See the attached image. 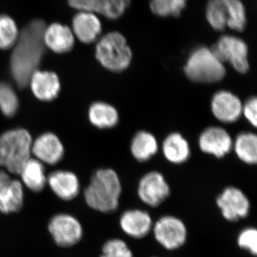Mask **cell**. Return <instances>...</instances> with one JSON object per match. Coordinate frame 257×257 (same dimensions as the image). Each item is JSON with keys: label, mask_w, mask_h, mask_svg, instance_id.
Returning <instances> with one entry per match:
<instances>
[{"label": "cell", "mask_w": 257, "mask_h": 257, "mask_svg": "<svg viewBox=\"0 0 257 257\" xmlns=\"http://www.w3.org/2000/svg\"><path fill=\"white\" fill-rule=\"evenodd\" d=\"M32 140L30 134L24 128H15L0 136V166L8 172L20 175L30 159Z\"/></svg>", "instance_id": "277c9868"}, {"label": "cell", "mask_w": 257, "mask_h": 257, "mask_svg": "<svg viewBox=\"0 0 257 257\" xmlns=\"http://www.w3.org/2000/svg\"><path fill=\"white\" fill-rule=\"evenodd\" d=\"M238 246L253 256H257V229L246 227L240 231L237 236Z\"/></svg>", "instance_id": "4dcf8cb0"}, {"label": "cell", "mask_w": 257, "mask_h": 257, "mask_svg": "<svg viewBox=\"0 0 257 257\" xmlns=\"http://www.w3.org/2000/svg\"><path fill=\"white\" fill-rule=\"evenodd\" d=\"M242 113L248 121L257 128V96L249 98L243 106Z\"/></svg>", "instance_id": "1f68e13d"}, {"label": "cell", "mask_w": 257, "mask_h": 257, "mask_svg": "<svg viewBox=\"0 0 257 257\" xmlns=\"http://www.w3.org/2000/svg\"><path fill=\"white\" fill-rule=\"evenodd\" d=\"M130 150L134 158L140 162L149 161L159 150L158 142L152 133L139 131L132 140Z\"/></svg>", "instance_id": "cb8c5ba5"}, {"label": "cell", "mask_w": 257, "mask_h": 257, "mask_svg": "<svg viewBox=\"0 0 257 257\" xmlns=\"http://www.w3.org/2000/svg\"><path fill=\"white\" fill-rule=\"evenodd\" d=\"M45 47L56 53L63 54L70 52L75 43L72 29L61 23L51 24L44 32Z\"/></svg>", "instance_id": "ac0fdd59"}, {"label": "cell", "mask_w": 257, "mask_h": 257, "mask_svg": "<svg viewBox=\"0 0 257 257\" xmlns=\"http://www.w3.org/2000/svg\"><path fill=\"white\" fill-rule=\"evenodd\" d=\"M48 228L56 243L63 247L73 246L82 237V225L69 214H56L51 219Z\"/></svg>", "instance_id": "30bf717a"}, {"label": "cell", "mask_w": 257, "mask_h": 257, "mask_svg": "<svg viewBox=\"0 0 257 257\" xmlns=\"http://www.w3.org/2000/svg\"><path fill=\"white\" fill-rule=\"evenodd\" d=\"M88 117L91 124L101 130L114 128L119 121L117 109L104 101H96L91 104Z\"/></svg>", "instance_id": "603a6c76"}, {"label": "cell", "mask_w": 257, "mask_h": 257, "mask_svg": "<svg viewBox=\"0 0 257 257\" xmlns=\"http://www.w3.org/2000/svg\"><path fill=\"white\" fill-rule=\"evenodd\" d=\"M206 18L216 31L226 28L242 32L246 25V10L241 0H208Z\"/></svg>", "instance_id": "8992f818"}, {"label": "cell", "mask_w": 257, "mask_h": 257, "mask_svg": "<svg viewBox=\"0 0 257 257\" xmlns=\"http://www.w3.org/2000/svg\"><path fill=\"white\" fill-rule=\"evenodd\" d=\"M199 149L204 153L221 158L232 148V140L224 128L209 126L201 133L198 140Z\"/></svg>", "instance_id": "4fadbf2b"}, {"label": "cell", "mask_w": 257, "mask_h": 257, "mask_svg": "<svg viewBox=\"0 0 257 257\" xmlns=\"http://www.w3.org/2000/svg\"><path fill=\"white\" fill-rule=\"evenodd\" d=\"M211 49L222 63L228 62L239 73L248 72V47L241 39L232 35H223Z\"/></svg>", "instance_id": "52a82bcc"}, {"label": "cell", "mask_w": 257, "mask_h": 257, "mask_svg": "<svg viewBox=\"0 0 257 257\" xmlns=\"http://www.w3.org/2000/svg\"><path fill=\"white\" fill-rule=\"evenodd\" d=\"M47 25L42 19L32 20L20 31L11 59L10 71L19 87L28 85L45 52L44 32Z\"/></svg>", "instance_id": "6da1fadb"}, {"label": "cell", "mask_w": 257, "mask_h": 257, "mask_svg": "<svg viewBox=\"0 0 257 257\" xmlns=\"http://www.w3.org/2000/svg\"><path fill=\"white\" fill-rule=\"evenodd\" d=\"M152 231L157 242L170 251L182 247L187 241V226L177 216H162L154 224Z\"/></svg>", "instance_id": "ba28073f"}, {"label": "cell", "mask_w": 257, "mask_h": 257, "mask_svg": "<svg viewBox=\"0 0 257 257\" xmlns=\"http://www.w3.org/2000/svg\"><path fill=\"white\" fill-rule=\"evenodd\" d=\"M29 84L34 95L42 101L53 100L60 90L58 76L48 71L37 70L32 74Z\"/></svg>", "instance_id": "44dd1931"}, {"label": "cell", "mask_w": 257, "mask_h": 257, "mask_svg": "<svg viewBox=\"0 0 257 257\" xmlns=\"http://www.w3.org/2000/svg\"><path fill=\"white\" fill-rule=\"evenodd\" d=\"M24 202L23 185L12 179L5 171L0 170V211L5 214L18 212Z\"/></svg>", "instance_id": "9a60e30c"}, {"label": "cell", "mask_w": 257, "mask_h": 257, "mask_svg": "<svg viewBox=\"0 0 257 257\" xmlns=\"http://www.w3.org/2000/svg\"><path fill=\"white\" fill-rule=\"evenodd\" d=\"M122 187L119 175L112 169L96 170L84 190L86 203L94 210L114 212L119 207Z\"/></svg>", "instance_id": "7a4b0ae2"}, {"label": "cell", "mask_w": 257, "mask_h": 257, "mask_svg": "<svg viewBox=\"0 0 257 257\" xmlns=\"http://www.w3.org/2000/svg\"><path fill=\"white\" fill-rule=\"evenodd\" d=\"M234 150L240 160L248 165H256L257 135L249 133L239 134L235 140Z\"/></svg>", "instance_id": "484cf974"}, {"label": "cell", "mask_w": 257, "mask_h": 257, "mask_svg": "<svg viewBox=\"0 0 257 257\" xmlns=\"http://www.w3.org/2000/svg\"><path fill=\"white\" fill-rule=\"evenodd\" d=\"M20 35L18 25L8 15H0V49L8 50L15 46Z\"/></svg>", "instance_id": "83f0119b"}, {"label": "cell", "mask_w": 257, "mask_h": 257, "mask_svg": "<svg viewBox=\"0 0 257 257\" xmlns=\"http://www.w3.org/2000/svg\"><path fill=\"white\" fill-rule=\"evenodd\" d=\"M100 257H134L127 243L120 239L108 240L103 245Z\"/></svg>", "instance_id": "f546056e"}, {"label": "cell", "mask_w": 257, "mask_h": 257, "mask_svg": "<svg viewBox=\"0 0 257 257\" xmlns=\"http://www.w3.org/2000/svg\"><path fill=\"white\" fill-rule=\"evenodd\" d=\"M47 182L52 192L64 201L72 200L80 190L78 177L69 171H55L47 177Z\"/></svg>", "instance_id": "ffe728a7"}, {"label": "cell", "mask_w": 257, "mask_h": 257, "mask_svg": "<svg viewBox=\"0 0 257 257\" xmlns=\"http://www.w3.org/2000/svg\"><path fill=\"white\" fill-rule=\"evenodd\" d=\"M95 57L106 70L119 73L128 68L133 55L124 35L119 32L113 31L108 32L97 40Z\"/></svg>", "instance_id": "3957f363"}, {"label": "cell", "mask_w": 257, "mask_h": 257, "mask_svg": "<svg viewBox=\"0 0 257 257\" xmlns=\"http://www.w3.org/2000/svg\"><path fill=\"white\" fill-rule=\"evenodd\" d=\"M211 109L214 116L224 123L237 121L242 114L243 105L239 98L228 91L216 92L211 101Z\"/></svg>", "instance_id": "5bb4252c"}, {"label": "cell", "mask_w": 257, "mask_h": 257, "mask_svg": "<svg viewBox=\"0 0 257 257\" xmlns=\"http://www.w3.org/2000/svg\"><path fill=\"white\" fill-rule=\"evenodd\" d=\"M19 107L18 95L8 83L0 82V110L8 117L16 114Z\"/></svg>", "instance_id": "f1b7e54d"}, {"label": "cell", "mask_w": 257, "mask_h": 257, "mask_svg": "<svg viewBox=\"0 0 257 257\" xmlns=\"http://www.w3.org/2000/svg\"><path fill=\"white\" fill-rule=\"evenodd\" d=\"M71 8L77 11H88L108 20L121 18L131 5L130 0H68Z\"/></svg>", "instance_id": "7c38bea8"}, {"label": "cell", "mask_w": 257, "mask_h": 257, "mask_svg": "<svg viewBox=\"0 0 257 257\" xmlns=\"http://www.w3.org/2000/svg\"><path fill=\"white\" fill-rule=\"evenodd\" d=\"M20 175L23 183L32 192H41L46 185L47 177L45 167L38 160L30 158L22 169Z\"/></svg>", "instance_id": "d4e9b609"}, {"label": "cell", "mask_w": 257, "mask_h": 257, "mask_svg": "<svg viewBox=\"0 0 257 257\" xmlns=\"http://www.w3.org/2000/svg\"><path fill=\"white\" fill-rule=\"evenodd\" d=\"M184 72L193 82L210 84L224 78L226 69L224 63L216 57L211 48L199 46L189 54Z\"/></svg>", "instance_id": "5b68a950"}, {"label": "cell", "mask_w": 257, "mask_h": 257, "mask_svg": "<svg viewBox=\"0 0 257 257\" xmlns=\"http://www.w3.org/2000/svg\"><path fill=\"white\" fill-rule=\"evenodd\" d=\"M170 185L165 177L157 171L148 172L139 182L138 197L149 207H159L170 197Z\"/></svg>", "instance_id": "9c48e42d"}, {"label": "cell", "mask_w": 257, "mask_h": 257, "mask_svg": "<svg viewBox=\"0 0 257 257\" xmlns=\"http://www.w3.org/2000/svg\"><path fill=\"white\" fill-rule=\"evenodd\" d=\"M121 230L134 239H143L153 228L152 216L143 209H128L121 214L119 219Z\"/></svg>", "instance_id": "e0dca14e"}, {"label": "cell", "mask_w": 257, "mask_h": 257, "mask_svg": "<svg viewBox=\"0 0 257 257\" xmlns=\"http://www.w3.org/2000/svg\"><path fill=\"white\" fill-rule=\"evenodd\" d=\"M72 30L75 38L90 44L100 38L102 25L97 15L88 11H77L72 19Z\"/></svg>", "instance_id": "2e32d148"}, {"label": "cell", "mask_w": 257, "mask_h": 257, "mask_svg": "<svg viewBox=\"0 0 257 257\" xmlns=\"http://www.w3.org/2000/svg\"><path fill=\"white\" fill-rule=\"evenodd\" d=\"M32 152L40 162L55 165L64 156V147L55 135L48 133L43 134L35 140Z\"/></svg>", "instance_id": "d6986e66"}, {"label": "cell", "mask_w": 257, "mask_h": 257, "mask_svg": "<svg viewBox=\"0 0 257 257\" xmlns=\"http://www.w3.org/2000/svg\"><path fill=\"white\" fill-rule=\"evenodd\" d=\"M162 152L166 160L181 165L189 160L191 149L188 141L180 133H171L162 143Z\"/></svg>", "instance_id": "7402d4cb"}, {"label": "cell", "mask_w": 257, "mask_h": 257, "mask_svg": "<svg viewBox=\"0 0 257 257\" xmlns=\"http://www.w3.org/2000/svg\"><path fill=\"white\" fill-rule=\"evenodd\" d=\"M187 0H150L152 13L163 18H179L187 6Z\"/></svg>", "instance_id": "4316f807"}, {"label": "cell", "mask_w": 257, "mask_h": 257, "mask_svg": "<svg viewBox=\"0 0 257 257\" xmlns=\"http://www.w3.org/2000/svg\"><path fill=\"white\" fill-rule=\"evenodd\" d=\"M216 204L223 217L229 221L246 218L251 207L247 196L234 187H226L216 198Z\"/></svg>", "instance_id": "8fae6325"}]
</instances>
